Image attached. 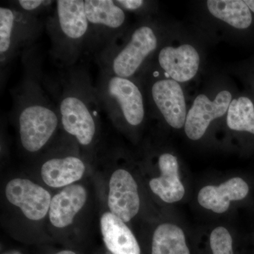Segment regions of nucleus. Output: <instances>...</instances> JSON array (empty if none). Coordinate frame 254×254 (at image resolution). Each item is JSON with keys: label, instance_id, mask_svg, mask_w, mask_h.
I'll return each mask as SVG.
<instances>
[{"label": "nucleus", "instance_id": "nucleus-23", "mask_svg": "<svg viewBox=\"0 0 254 254\" xmlns=\"http://www.w3.org/2000/svg\"><path fill=\"white\" fill-rule=\"evenodd\" d=\"M116 3L125 11H135L142 9L145 1L143 0H118Z\"/></svg>", "mask_w": 254, "mask_h": 254}, {"label": "nucleus", "instance_id": "nucleus-7", "mask_svg": "<svg viewBox=\"0 0 254 254\" xmlns=\"http://www.w3.org/2000/svg\"><path fill=\"white\" fill-rule=\"evenodd\" d=\"M90 51L99 55L118 41L126 22L125 11L113 0H85Z\"/></svg>", "mask_w": 254, "mask_h": 254}, {"label": "nucleus", "instance_id": "nucleus-15", "mask_svg": "<svg viewBox=\"0 0 254 254\" xmlns=\"http://www.w3.org/2000/svg\"><path fill=\"white\" fill-rule=\"evenodd\" d=\"M86 166L81 158L74 155L53 158L42 165L41 177L47 185L53 188L68 187L81 180Z\"/></svg>", "mask_w": 254, "mask_h": 254}, {"label": "nucleus", "instance_id": "nucleus-20", "mask_svg": "<svg viewBox=\"0 0 254 254\" xmlns=\"http://www.w3.org/2000/svg\"><path fill=\"white\" fill-rule=\"evenodd\" d=\"M227 124L230 129L254 134V106L250 98L240 97L232 100L227 110Z\"/></svg>", "mask_w": 254, "mask_h": 254}, {"label": "nucleus", "instance_id": "nucleus-10", "mask_svg": "<svg viewBox=\"0 0 254 254\" xmlns=\"http://www.w3.org/2000/svg\"><path fill=\"white\" fill-rule=\"evenodd\" d=\"M108 207L110 213L125 222H129L139 211L138 185L127 170L119 169L110 177Z\"/></svg>", "mask_w": 254, "mask_h": 254}, {"label": "nucleus", "instance_id": "nucleus-12", "mask_svg": "<svg viewBox=\"0 0 254 254\" xmlns=\"http://www.w3.org/2000/svg\"><path fill=\"white\" fill-rule=\"evenodd\" d=\"M158 60L165 74L177 82L190 81L199 68V55L194 47L190 44L177 48L165 47L160 50Z\"/></svg>", "mask_w": 254, "mask_h": 254}, {"label": "nucleus", "instance_id": "nucleus-21", "mask_svg": "<svg viewBox=\"0 0 254 254\" xmlns=\"http://www.w3.org/2000/svg\"><path fill=\"white\" fill-rule=\"evenodd\" d=\"M56 1L52 0H17L9 1V6L35 17L50 14L54 9Z\"/></svg>", "mask_w": 254, "mask_h": 254}, {"label": "nucleus", "instance_id": "nucleus-11", "mask_svg": "<svg viewBox=\"0 0 254 254\" xmlns=\"http://www.w3.org/2000/svg\"><path fill=\"white\" fill-rule=\"evenodd\" d=\"M152 99L165 121L173 128H181L187 116L183 90L173 79L155 81L150 90Z\"/></svg>", "mask_w": 254, "mask_h": 254}, {"label": "nucleus", "instance_id": "nucleus-14", "mask_svg": "<svg viewBox=\"0 0 254 254\" xmlns=\"http://www.w3.org/2000/svg\"><path fill=\"white\" fill-rule=\"evenodd\" d=\"M248 185L240 177H235L220 186H206L200 190L198 201L202 207L216 213L226 212L232 200L244 199L248 195Z\"/></svg>", "mask_w": 254, "mask_h": 254}, {"label": "nucleus", "instance_id": "nucleus-3", "mask_svg": "<svg viewBox=\"0 0 254 254\" xmlns=\"http://www.w3.org/2000/svg\"><path fill=\"white\" fill-rule=\"evenodd\" d=\"M51 41L50 54L66 68L74 66L89 50V26L83 0H58L45 23Z\"/></svg>", "mask_w": 254, "mask_h": 254}, {"label": "nucleus", "instance_id": "nucleus-5", "mask_svg": "<svg viewBox=\"0 0 254 254\" xmlns=\"http://www.w3.org/2000/svg\"><path fill=\"white\" fill-rule=\"evenodd\" d=\"M158 46V39L150 25H142L132 32L123 46L112 45L97 55L100 69L120 77L131 78Z\"/></svg>", "mask_w": 254, "mask_h": 254}, {"label": "nucleus", "instance_id": "nucleus-22", "mask_svg": "<svg viewBox=\"0 0 254 254\" xmlns=\"http://www.w3.org/2000/svg\"><path fill=\"white\" fill-rule=\"evenodd\" d=\"M210 242L213 254H233L232 237L225 227L215 228L210 235Z\"/></svg>", "mask_w": 254, "mask_h": 254}, {"label": "nucleus", "instance_id": "nucleus-18", "mask_svg": "<svg viewBox=\"0 0 254 254\" xmlns=\"http://www.w3.org/2000/svg\"><path fill=\"white\" fill-rule=\"evenodd\" d=\"M207 6L213 16L232 27L246 29L252 23L250 8L241 0H208Z\"/></svg>", "mask_w": 254, "mask_h": 254}, {"label": "nucleus", "instance_id": "nucleus-17", "mask_svg": "<svg viewBox=\"0 0 254 254\" xmlns=\"http://www.w3.org/2000/svg\"><path fill=\"white\" fill-rule=\"evenodd\" d=\"M100 228L106 247L113 254H140L139 245L126 224L113 213L100 219Z\"/></svg>", "mask_w": 254, "mask_h": 254}, {"label": "nucleus", "instance_id": "nucleus-9", "mask_svg": "<svg viewBox=\"0 0 254 254\" xmlns=\"http://www.w3.org/2000/svg\"><path fill=\"white\" fill-rule=\"evenodd\" d=\"M231 102V93L227 91L220 92L213 101L204 94L198 95L187 114L185 130L188 138H201L210 123L225 115Z\"/></svg>", "mask_w": 254, "mask_h": 254}, {"label": "nucleus", "instance_id": "nucleus-4", "mask_svg": "<svg viewBox=\"0 0 254 254\" xmlns=\"http://www.w3.org/2000/svg\"><path fill=\"white\" fill-rule=\"evenodd\" d=\"M102 110L116 124L136 127L145 117L144 102L139 87L131 78L120 77L100 69L95 84Z\"/></svg>", "mask_w": 254, "mask_h": 254}, {"label": "nucleus", "instance_id": "nucleus-8", "mask_svg": "<svg viewBox=\"0 0 254 254\" xmlns=\"http://www.w3.org/2000/svg\"><path fill=\"white\" fill-rule=\"evenodd\" d=\"M5 194L8 201L21 209L31 220H41L49 213L51 195L43 187L27 179L16 178L6 185Z\"/></svg>", "mask_w": 254, "mask_h": 254}, {"label": "nucleus", "instance_id": "nucleus-26", "mask_svg": "<svg viewBox=\"0 0 254 254\" xmlns=\"http://www.w3.org/2000/svg\"><path fill=\"white\" fill-rule=\"evenodd\" d=\"M2 254H21L19 252L17 251H10V252H6V253Z\"/></svg>", "mask_w": 254, "mask_h": 254}, {"label": "nucleus", "instance_id": "nucleus-25", "mask_svg": "<svg viewBox=\"0 0 254 254\" xmlns=\"http://www.w3.org/2000/svg\"><path fill=\"white\" fill-rule=\"evenodd\" d=\"M54 254H76L71 251H62V252H58V253Z\"/></svg>", "mask_w": 254, "mask_h": 254}, {"label": "nucleus", "instance_id": "nucleus-13", "mask_svg": "<svg viewBox=\"0 0 254 254\" xmlns=\"http://www.w3.org/2000/svg\"><path fill=\"white\" fill-rule=\"evenodd\" d=\"M87 200L86 189L80 185L65 187L51 200L49 218L52 225L64 228L71 225Z\"/></svg>", "mask_w": 254, "mask_h": 254}, {"label": "nucleus", "instance_id": "nucleus-16", "mask_svg": "<svg viewBox=\"0 0 254 254\" xmlns=\"http://www.w3.org/2000/svg\"><path fill=\"white\" fill-rule=\"evenodd\" d=\"M158 165L161 175L150 180L152 191L166 203L179 201L185 195V190L179 177L176 157L170 153H164L159 158Z\"/></svg>", "mask_w": 254, "mask_h": 254}, {"label": "nucleus", "instance_id": "nucleus-24", "mask_svg": "<svg viewBox=\"0 0 254 254\" xmlns=\"http://www.w3.org/2000/svg\"><path fill=\"white\" fill-rule=\"evenodd\" d=\"M245 2L250 8V9L254 12V0H245Z\"/></svg>", "mask_w": 254, "mask_h": 254}, {"label": "nucleus", "instance_id": "nucleus-19", "mask_svg": "<svg viewBox=\"0 0 254 254\" xmlns=\"http://www.w3.org/2000/svg\"><path fill=\"white\" fill-rule=\"evenodd\" d=\"M151 254H190L182 229L173 224L159 225L153 234Z\"/></svg>", "mask_w": 254, "mask_h": 254}, {"label": "nucleus", "instance_id": "nucleus-2", "mask_svg": "<svg viewBox=\"0 0 254 254\" xmlns=\"http://www.w3.org/2000/svg\"><path fill=\"white\" fill-rule=\"evenodd\" d=\"M55 86L60 125L83 147L93 144L102 110L95 86L86 68H66Z\"/></svg>", "mask_w": 254, "mask_h": 254}, {"label": "nucleus", "instance_id": "nucleus-1", "mask_svg": "<svg viewBox=\"0 0 254 254\" xmlns=\"http://www.w3.org/2000/svg\"><path fill=\"white\" fill-rule=\"evenodd\" d=\"M22 80L13 88L12 111L17 123L20 143L28 153L43 149L60 125L56 103L43 88L41 61L36 48L22 55Z\"/></svg>", "mask_w": 254, "mask_h": 254}, {"label": "nucleus", "instance_id": "nucleus-6", "mask_svg": "<svg viewBox=\"0 0 254 254\" xmlns=\"http://www.w3.org/2000/svg\"><path fill=\"white\" fill-rule=\"evenodd\" d=\"M46 21L25 14L11 6L0 7V63L7 65L34 48Z\"/></svg>", "mask_w": 254, "mask_h": 254}]
</instances>
